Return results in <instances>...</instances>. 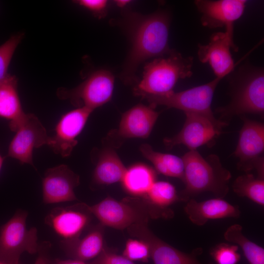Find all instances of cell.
Here are the masks:
<instances>
[{"mask_svg": "<svg viewBox=\"0 0 264 264\" xmlns=\"http://www.w3.org/2000/svg\"><path fill=\"white\" fill-rule=\"evenodd\" d=\"M142 155L154 165L158 173L167 176L177 178L183 181L184 165L182 157L155 151L148 144L140 146Z\"/></svg>", "mask_w": 264, "mask_h": 264, "instance_id": "24", "label": "cell"}, {"mask_svg": "<svg viewBox=\"0 0 264 264\" xmlns=\"http://www.w3.org/2000/svg\"><path fill=\"white\" fill-rule=\"evenodd\" d=\"M104 228L99 223L82 238L61 242V246L66 255L72 259L84 262L96 258L105 247Z\"/></svg>", "mask_w": 264, "mask_h": 264, "instance_id": "20", "label": "cell"}, {"mask_svg": "<svg viewBox=\"0 0 264 264\" xmlns=\"http://www.w3.org/2000/svg\"><path fill=\"white\" fill-rule=\"evenodd\" d=\"M158 115L159 113L150 105H136L123 114L118 129L110 133L109 138L114 139L147 138Z\"/></svg>", "mask_w": 264, "mask_h": 264, "instance_id": "18", "label": "cell"}, {"mask_svg": "<svg viewBox=\"0 0 264 264\" xmlns=\"http://www.w3.org/2000/svg\"><path fill=\"white\" fill-rule=\"evenodd\" d=\"M0 264H22L20 262L15 263H8L0 261Z\"/></svg>", "mask_w": 264, "mask_h": 264, "instance_id": "37", "label": "cell"}, {"mask_svg": "<svg viewBox=\"0 0 264 264\" xmlns=\"http://www.w3.org/2000/svg\"><path fill=\"white\" fill-rule=\"evenodd\" d=\"M238 249L236 244L221 242L210 249V255L216 264H237L241 259Z\"/></svg>", "mask_w": 264, "mask_h": 264, "instance_id": "29", "label": "cell"}, {"mask_svg": "<svg viewBox=\"0 0 264 264\" xmlns=\"http://www.w3.org/2000/svg\"><path fill=\"white\" fill-rule=\"evenodd\" d=\"M118 155L112 149L103 150L94 168L92 182L97 185H109L121 182L126 170Z\"/></svg>", "mask_w": 264, "mask_h": 264, "instance_id": "22", "label": "cell"}, {"mask_svg": "<svg viewBox=\"0 0 264 264\" xmlns=\"http://www.w3.org/2000/svg\"><path fill=\"white\" fill-rule=\"evenodd\" d=\"M88 207L103 226L121 230L133 224H148L150 220L174 216L171 208L156 207L141 197L129 196L119 201L108 197Z\"/></svg>", "mask_w": 264, "mask_h": 264, "instance_id": "3", "label": "cell"}, {"mask_svg": "<svg viewBox=\"0 0 264 264\" xmlns=\"http://www.w3.org/2000/svg\"><path fill=\"white\" fill-rule=\"evenodd\" d=\"M234 192L261 206L264 205V179L246 173L237 177L232 185Z\"/></svg>", "mask_w": 264, "mask_h": 264, "instance_id": "26", "label": "cell"}, {"mask_svg": "<svg viewBox=\"0 0 264 264\" xmlns=\"http://www.w3.org/2000/svg\"><path fill=\"white\" fill-rule=\"evenodd\" d=\"M150 204L160 208L166 209L177 201L178 194L175 187L165 181H156L146 194L142 197Z\"/></svg>", "mask_w": 264, "mask_h": 264, "instance_id": "27", "label": "cell"}, {"mask_svg": "<svg viewBox=\"0 0 264 264\" xmlns=\"http://www.w3.org/2000/svg\"><path fill=\"white\" fill-rule=\"evenodd\" d=\"M93 110L85 107L76 108L64 114L56 124L55 134L48 143L53 151L64 157L71 154L77 144V137Z\"/></svg>", "mask_w": 264, "mask_h": 264, "instance_id": "15", "label": "cell"}, {"mask_svg": "<svg viewBox=\"0 0 264 264\" xmlns=\"http://www.w3.org/2000/svg\"><path fill=\"white\" fill-rule=\"evenodd\" d=\"M79 184V176L67 165L50 168L42 179L43 201L50 204L78 200L74 189Z\"/></svg>", "mask_w": 264, "mask_h": 264, "instance_id": "16", "label": "cell"}, {"mask_svg": "<svg viewBox=\"0 0 264 264\" xmlns=\"http://www.w3.org/2000/svg\"><path fill=\"white\" fill-rule=\"evenodd\" d=\"M184 210L192 223L199 226L204 225L211 220L238 218L241 215L238 206L220 198L200 202L191 198L186 202Z\"/></svg>", "mask_w": 264, "mask_h": 264, "instance_id": "19", "label": "cell"}, {"mask_svg": "<svg viewBox=\"0 0 264 264\" xmlns=\"http://www.w3.org/2000/svg\"><path fill=\"white\" fill-rule=\"evenodd\" d=\"M185 121L181 130L171 137H166L167 149L183 145L189 150H197L204 145H211L228 124L212 114L185 113Z\"/></svg>", "mask_w": 264, "mask_h": 264, "instance_id": "7", "label": "cell"}, {"mask_svg": "<svg viewBox=\"0 0 264 264\" xmlns=\"http://www.w3.org/2000/svg\"><path fill=\"white\" fill-rule=\"evenodd\" d=\"M230 79V102L217 109L220 119L227 123L234 116L264 113V72L245 64Z\"/></svg>", "mask_w": 264, "mask_h": 264, "instance_id": "4", "label": "cell"}, {"mask_svg": "<svg viewBox=\"0 0 264 264\" xmlns=\"http://www.w3.org/2000/svg\"><path fill=\"white\" fill-rule=\"evenodd\" d=\"M18 79L9 74L0 82V117L9 121L10 130L16 132L26 113L18 91Z\"/></svg>", "mask_w": 264, "mask_h": 264, "instance_id": "21", "label": "cell"}, {"mask_svg": "<svg viewBox=\"0 0 264 264\" xmlns=\"http://www.w3.org/2000/svg\"><path fill=\"white\" fill-rule=\"evenodd\" d=\"M88 205L80 202L54 208L45 216L44 222L62 241L77 239L88 226L93 216Z\"/></svg>", "mask_w": 264, "mask_h": 264, "instance_id": "13", "label": "cell"}, {"mask_svg": "<svg viewBox=\"0 0 264 264\" xmlns=\"http://www.w3.org/2000/svg\"><path fill=\"white\" fill-rule=\"evenodd\" d=\"M113 1L117 6L121 8H124L125 6H127L131 1L129 0H116Z\"/></svg>", "mask_w": 264, "mask_h": 264, "instance_id": "35", "label": "cell"}, {"mask_svg": "<svg viewBox=\"0 0 264 264\" xmlns=\"http://www.w3.org/2000/svg\"><path fill=\"white\" fill-rule=\"evenodd\" d=\"M156 171L151 167L137 163L126 169L121 180L124 190L131 197H142L156 181Z\"/></svg>", "mask_w": 264, "mask_h": 264, "instance_id": "23", "label": "cell"}, {"mask_svg": "<svg viewBox=\"0 0 264 264\" xmlns=\"http://www.w3.org/2000/svg\"><path fill=\"white\" fill-rule=\"evenodd\" d=\"M126 229L130 236L142 240L148 244L154 264H203L197 259L202 252L200 247L190 253L182 252L157 237L149 228L148 224H133Z\"/></svg>", "mask_w": 264, "mask_h": 264, "instance_id": "12", "label": "cell"}, {"mask_svg": "<svg viewBox=\"0 0 264 264\" xmlns=\"http://www.w3.org/2000/svg\"><path fill=\"white\" fill-rule=\"evenodd\" d=\"M122 255L132 261L148 262L151 258L150 248L144 241L129 239L126 243Z\"/></svg>", "mask_w": 264, "mask_h": 264, "instance_id": "30", "label": "cell"}, {"mask_svg": "<svg viewBox=\"0 0 264 264\" xmlns=\"http://www.w3.org/2000/svg\"><path fill=\"white\" fill-rule=\"evenodd\" d=\"M90 264H135L133 261L122 255L105 247L101 253L90 263Z\"/></svg>", "mask_w": 264, "mask_h": 264, "instance_id": "32", "label": "cell"}, {"mask_svg": "<svg viewBox=\"0 0 264 264\" xmlns=\"http://www.w3.org/2000/svg\"><path fill=\"white\" fill-rule=\"evenodd\" d=\"M114 76L109 70L100 69L92 72L76 87L59 88L57 96L67 100L76 108L85 107L93 110L108 102L111 98Z\"/></svg>", "mask_w": 264, "mask_h": 264, "instance_id": "8", "label": "cell"}, {"mask_svg": "<svg viewBox=\"0 0 264 264\" xmlns=\"http://www.w3.org/2000/svg\"><path fill=\"white\" fill-rule=\"evenodd\" d=\"M224 239L240 247L249 264H264V249L247 238L239 224L230 226L223 234Z\"/></svg>", "mask_w": 264, "mask_h": 264, "instance_id": "25", "label": "cell"}, {"mask_svg": "<svg viewBox=\"0 0 264 264\" xmlns=\"http://www.w3.org/2000/svg\"><path fill=\"white\" fill-rule=\"evenodd\" d=\"M24 35L22 32L14 34L0 45V82L9 74L8 69L10 62Z\"/></svg>", "mask_w": 264, "mask_h": 264, "instance_id": "28", "label": "cell"}, {"mask_svg": "<svg viewBox=\"0 0 264 264\" xmlns=\"http://www.w3.org/2000/svg\"><path fill=\"white\" fill-rule=\"evenodd\" d=\"M245 0H196L195 5L201 14L203 26L209 28L224 27L225 33L233 40L234 23L243 15Z\"/></svg>", "mask_w": 264, "mask_h": 264, "instance_id": "14", "label": "cell"}, {"mask_svg": "<svg viewBox=\"0 0 264 264\" xmlns=\"http://www.w3.org/2000/svg\"><path fill=\"white\" fill-rule=\"evenodd\" d=\"M51 244L49 242L40 243L38 251V257L34 264H50L49 252Z\"/></svg>", "mask_w": 264, "mask_h": 264, "instance_id": "33", "label": "cell"}, {"mask_svg": "<svg viewBox=\"0 0 264 264\" xmlns=\"http://www.w3.org/2000/svg\"><path fill=\"white\" fill-rule=\"evenodd\" d=\"M28 213L19 209L0 228V261L20 262L24 252L30 254L38 253L40 243L36 227H26Z\"/></svg>", "mask_w": 264, "mask_h": 264, "instance_id": "6", "label": "cell"}, {"mask_svg": "<svg viewBox=\"0 0 264 264\" xmlns=\"http://www.w3.org/2000/svg\"><path fill=\"white\" fill-rule=\"evenodd\" d=\"M184 165V189L178 194L179 201L187 202L200 193L210 192L223 198L229 191L231 178L216 154L203 157L197 150H189L182 157Z\"/></svg>", "mask_w": 264, "mask_h": 264, "instance_id": "2", "label": "cell"}, {"mask_svg": "<svg viewBox=\"0 0 264 264\" xmlns=\"http://www.w3.org/2000/svg\"><path fill=\"white\" fill-rule=\"evenodd\" d=\"M220 79L215 78L209 82L183 91L160 95L142 97L155 108L164 106L182 110L185 113L212 114L211 105L216 88Z\"/></svg>", "mask_w": 264, "mask_h": 264, "instance_id": "10", "label": "cell"}, {"mask_svg": "<svg viewBox=\"0 0 264 264\" xmlns=\"http://www.w3.org/2000/svg\"><path fill=\"white\" fill-rule=\"evenodd\" d=\"M230 49L237 51L238 49L224 32L213 34L209 42L198 45V56L202 63H208L216 77L221 80L232 72L235 67Z\"/></svg>", "mask_w": 264, "mask_h": 264, "instance_id": "17", "label": "cell"}, {"mask_svg": "<svg viewBox=\"0 0 264 264\" xmlns=\"http://www.w3.org/2000/svg\"><path fill=\"white\" fill-rule=\"evenodd\" d=\"M193 58L184 57L174 50L165 56L147 63L142 79L135 85L133 93L142 98L168 93L180 79L192 76Z\"/></svg>", "mask_w": 264, "mask_h": 264, "instance_id": "5", "label": "cell"}, {"mask_svg": "<svg viewBox=\"0 0 264 264\" xmlns=\"http://www.w3.org/2000/svg\"><path fill=\"white\" fill-rule=\"evenodd\" d=\"M4 158L5 157H2L1 155L0 154V172L2 167Z\"/></svg>", "mask_w": 264, "mask_h": 264, "instance_id": "36", "label": "cell"}, {"mask_svg": "<svg viewBox=\"0 0 264 264\" xmlns=\"http://www.w3.org/2000/svg\"><path fill=\"white\" fill-rule=\"evenodd\" d=\"M171 20L166 10L145 15L125 9L121 18L113 22L123 30L130 44L120 74L125 84L138 83L137 70L144 62L165 56L174 50L169 45Z\"/></svg>", "mask_w": 264, "mask_h": 264, "instance_id": "1", "label": "cell"}, {"mask_svg": "<svg viewBox=\"0 0 264 264\" xmlns=\"http://www.w3.org/2000/svg\"><path fill=\"white\" fill-rule=\"evenodd\" d=\"M10 142L6 157L17 159L22 164L34 167L33 152L35 148L48 145L50 137L45 127L33 113H26Z\"/></svg>", "mask_w": 264, "mask_h": 264, "instance_id": "11", "label": "cell"}, {"mask_svg": "<svg viewBox=\"0 0 264 264\" xmlns=\"http://www.w3.org/2000/svg\"><path fill=\"white\" fill-rule=\"evenodd\" d=\"M51 264H90V263H87L86 262L75 260V259H67V260H61L55 259L52 262Z\"/></svg>", "mask_w": 264, "mask_h": 264, "instance_id": "34", "label": "cell"}, {"mask_svg": "<svg viewBox=\"0 0 264 264\" xmlns=\"http://www.w3.org/2000/svg\"><path fill=\"white\" fill-rule=\"evenodd\" d=\"M243 124L233 155L238 159V169L249 173L254 170L257 176L264 179V125L241 116Z\"/></svg>", "mask_w": 264, "mask_h": 264, "instance_id": "9", "label": "cell"}, {"mask_svg": "<svg viewBox=\"0 0 264 264\" xmlns=\"http://www.w3.org/2000/svg\"><path fill=\"white\" fill-rule=\"evenodd\" d=\"M73 2L88 10L99 19L107 14L109 2L106 0H76Z\"/></svg>", "mask_w": 264, "mask_h": 264, "instance_id": "31", "label": "cell"}]
</instances>
